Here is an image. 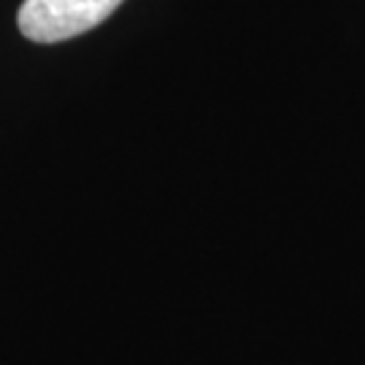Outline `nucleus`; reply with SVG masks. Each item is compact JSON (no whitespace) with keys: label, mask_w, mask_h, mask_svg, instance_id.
Returning <instances> with one entry per match:
<instances>
[{"label":"nucleus","mask_w":365,"mask_h":365,"mask_svg":"<svg viewBox=\"0 0 365 365\" xmlns=\"http://www.w3.org/2000/svg\"><path fill=\"white\" fill-rule=\"evenodd\" d=\"M122 0H25L19 9V30L36 43L76 38L106 22Z\"/></svg>","instance_id":"nucleus-1"}]
</instances>
